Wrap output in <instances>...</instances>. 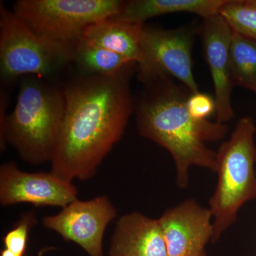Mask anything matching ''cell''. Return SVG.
Returning <instances> with one entry per match:
<instances>
[{"label":"cell","instance_id":"4","mask_svg":"<svg viewBox=\"0 0 256 256\" xmlns=\"http://www.w3.org/2000/svg\"><path fill=\"white\" fill-rule=\"evenodd\" d=\"M256 128L250 116L242 118L228 140L216 152V170L218 182L210 200L213 216L212 242L236 222L238 210L256 198Z\"/></svg>","mask_w":256,"mask_h":256},{"label":"cell","instance_id":"8","mask_svg":"<svg viewBox=\"0 0 256 256\" xmlns=\"http://www.w3.org/2000/svg\"><path fill=\"white\" fill-rule=\"evenodd\" d=\"M116 216L110 198L102 196L88 201L76 200L57 214L44 218L42 223L64 240L75 242L89 256H104V233Z\"/></svg>","mask_w":256,"mask_h":256},{"label":"cell","instance_id":"6","mask_svg":"<svg viewBox=\"0 0 256 256\" xmlns=\"http://www.w3.org/2000/svg\"><path fill=\"white\" fill-rule=\"evenodd\" d=\"M72 50L37 36L12 10L0 3V74L3 82L28 76H53L72 62Z\"/></svg>","mask_w":256,"mask_h":256},{"label":"cell","instance_id":"10","mask_svg":"<svg viewBox=\"0 0 256 256\" xmlns=\"http://www.w3.org/2000/svg\"><path fill=\"white\" fill-rule=\"evenodd\" d=\"M213 216L210 208L186 200L164 210L158 218L168 256H206L213 237Z\"/></svg>","mask_w":256,"mask_h":256},{"label":"cell","instance_id":"13","mask_svg":"<svg viewBox=\"0 0 256 256\" xmlns=\"http://www.w3.org/2000/svg\"><path fill=\"white\" fill-rule=\"evenodd\" d=\"M228 0H131L124 2L118 14L110 18L144 24L149 18L172 13L190 12L206 18L220 14Z\"/></svg>","mask_w":256,"mask_h":256},{"label":"cell","instance_id":"16","mask_svg":"<svg viewBox=\"0 0 256 256\" xmlns=\"http://www.w3.org/2000/svg\"><path fill=\"white\" fill-rule=\"evenodd\" d=\"M230 77L237 85L256 94V41L233 31L230 46Z\"/></svg>","mask_w":256,"mask_h":256},{"label":"cell","instance_id":"7","mask_svg":"<svg viewBox=\"0 0 256 256\" xmlns=\"http://www.w3.org/2000/svg\"><path fill=\"white\" fill-rule=\"evenodd\" d=\"M197 30L192 26L164 30L144 25L138 78L143 84L156 79H176L192 92H200L193 70L192 52Z\"/></svg>","mask_w":256,"mask_h":256},{"label":"cell","instance_id":"12","mask_svg":"<svg viewBox=\"0 0 256 256\" xmlns=\"http://www.w3.org/2000/svg\"><path fill=\"white\" fill-rule=\"evenodd\" d=\"M109 256H168L159 220L140 212L122 216L116 224Z\"/></svg>","mask_w":256,"mask_h":256},{"label":"cell","instance_id":"3","mask_svg":"<svg viewBox=\"0 0 256 256\" xmlns=\"http://www.w3.org/2000/svg\"><path fill=\"white\" fill-rule=\"evenodd\" d=\"M65 106L64 87L34 76L22 77L14 110L0 112L2 150L10 143L30 164L52 161Z\"/></svg>","mask_w":256,"mask_h":256},{"label":"cell","instance_id":"19","mask_svg":"<svg viewBox=\"0 0 256 256\" xmlns=\"http://www.w3.org/2000/svg\"><path fill=\"white\" fill-rule=\"evenodd\" d=\"M186 108L192 117L200 120H208L216 111L215 99L201 92L190 96L186 101Z\"/></svg>","mask_w":256,"mask_h":256},{"label":"cell","instance_id":"1","mask_svg":"<svg viewBox=\"0 0 256 256\" xmlns=\"http://www.w3.org/2000/svg\"><path fill=\"white\" fill-rule=\"evenodd\" d=\"M137 64L114 75H82L64 87L66 106L52 171L85 181L122 136L134 109L130 80Z\"/></svg>","mask_w":256,"mask_h":256},{"label":"cell","instance_id":"21","mask_svg":"<svg viewBox=\"0 0 256 256\" xmlns=\"http://www.w3.org/2000/svg\"><path fill=\"white\" fill-rule=\"evenodd\" d=\"M248 2L256 9V0H247Z\"/></svg>","mask_w":256,"mask_h":256},{"label":"cell","instance_id":"20","mask_svg":"<svg viewBox=\"0 0 256 256\" xmlns=\"http://www.w3.org/2000/svg\"><path fill=\"white\" fill-rule=\"evenodd\" d=\"M0 256H18V254H14L11 250H8V249L4 248L3 249L1 252V254H0Z\"/></svg>","mask_w":256,"mask_h":256},{"label":"cell","instance_id":"5","mask_svg":"<svg viewBox=\"0 0 256 256\" xmlns=\"http://www.w3.org/2000/svg\"><path fill=\"white\" fill-rule=\"evenodd\" d=\"M120 0H20L14 14L43 40L72 48L92 24L118 14Z\"/></svg>","mask_w":256,"mask_h":256},{"label":"cell","instance_id":"11","mask_svg":"<svg viewBox=\"0 0 256 256\" xmlns=\"http://www.w3.org/2000/svg\"><path fill=\"white\" fill-rule=\"evenodd\" d=\"M210 67L216 106V122L224 124L234 117L232 104L234 84L230 77V46L233 30L220 14L204 18L197 28Z\"/></svg>","mask_w":256,"mask_h":256},{"label":"cell","instance_id":"9","mask_svg":"<svg viewBox=\"0 0 256 256\" xmlns=\"http://www.w3.org/2000/svg\"><path fill=\"white\" fill-rule=\"evenodd\" d=\"M78 190L72 181L52 172H28L12 162L0 168V204H18L64 208L77 198Z\"/></svg>","mask_w":256,"mask_h":256},{"label":"cell","instance_id":"18","mask_svg":"<svg viewBox=\"0 0 256 256\" xmlns=\"http://www.w3.org/2000/svg\"><path fill=\"white\" fill-rule=\"evenodd\" d=\"M36 224V218L34 212H28L22 216L14 228L8 232L3 239L4 248L23 256L28 246V234L32 227Z\"/></svg>","mask_w":256,"mask_h":256},{"label":"cell","instance_id":"2","mask_svg":"<svg viewBox=\"0 0 256 256\" xmlns=\"http://www.w3.org/2000/svg\"><path fill=\"white\" fill-rule=\"evenodd\" d=\"M192 94L173 78L156 79L144 84L134 108L138 132L169 152L181 188H188L192 166L215 172L216 152L206 142L223 140L228 130L224 124L192 117L186 108Z\"/></svg>","mask_w":256,"mask_h":256},{"label":"cell","instance_id":"17","mask_svg":"<svg viewBox=\"0 0 256 256\" xmlns=\"http://www.w3.org/2000/svg\"><path fill=\"white\" fill-rule=\"evenodd\" d=\"M220 14L233 31L256 41V9L247 0H228Z\"/></svg>","mask_w":256,"mask_h":256},{"label":"cell","instance_id":"15","mask_svg":"<svg viewBox=\"0 0 256 256\" xmlns=\"http://www.w3.org/2000/svg\"><path fill=\"white\" fill-rule=\"evenodd\" d=\"M72 62L82 75L101 76L114 75L128 64L133 63L117 54L88 41L84 37L73 47Z\"/></svg>","mask_w":256,"mask_h":256},{"label":"cell","instance_id":"14","mask_svg":"<svg viewBox=\"0 0 256 256\" xmlns=\"http://www.w3.org/2000/svg\"><path fill=\"white\" fill-rule=\"evenodd\" d=\"M144 25L124 22L109 18L89 26L82 37L137 64L140 58Z\"/></svg>","mask_w":256,"mask_h":256}]
</instances>
